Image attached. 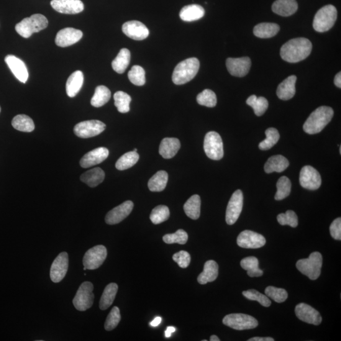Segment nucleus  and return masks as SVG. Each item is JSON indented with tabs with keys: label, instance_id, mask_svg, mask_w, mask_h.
Returning <instances> with one entry per match:
<instances>
[{
	"label": "nucleus",
	"instance_id": "79ce46f5",
	"mask_svg": "<svg viewBox=\"0 0 341 341\" xmlns=\"http://www.w3.org/2000/svg\"><path fill=\"white\" fill-rule=\"evenodd\" d=\"M266 138L259 143L258 147L261 150L271 149L278 143L280 135L278 130L274 128H269L266 131Z\"/></svg>",
	"mask_w": 341,
	"mask_h": 341
},
{
	"label": "nucleus",
	"instance_id": "0eeeda50",
	"mask_svg": "<svg viewBox=\"0 0 341 341\" xmlns=\"http://www.w3.org/2000/svg\"><path fill=\"white\" fill-rule=\"evenodd\" d=\"M93 290L94 286L91 282H84L81 284L73 299L74 307L77 310L84 312L92 306L94 300Z\"/></svg>",
	"mask_w": 341,
	"mask_h": 341
},
{
	"label": "nucleus",
	"instance_id": "ddd939ff",
	"mask_svg": "<svg viewBox=\"0 0 341 341\" xmlns=\"http://www.w3.org/2000/svg\"><path fill=\"white\" fill-rule=\"evenodd\" d=\"M299 183L302 188L315 191L321 186V176L312 166H305L300 171Z\"/></svg>",
	"mask_w": 341,
	"mask_h": 341
},
{
	"label": "nucleus",
	"instance_id": "c03bdc74",
	"mask_svg": "<svg viewBox=\"0 0 341 341\" xmlns=\"http://www.w3.org/2000/svg\"><path fill=\"white\" fill-rule=\"evenodd\" d=\"M277 191L275 199L276 201H281L289 196L291 191V181L288 177L282 176L277 182Z\"/></svg>",
	"mask_w": 341,
	"mask_h": 341
},
{
	"label": "nucleus",
	"instance_id": "e2e57ef3",
	"mask_svg": "<svg viewBox=\"0 0 341 341\" xmlns=\"http://www.w3.org/2000/svg\"><path fill=\"white\" fill-rule=\"evenodd\" d=\"M133 152H137V148H134V150H133Z\"/></svg>",
	"mask_w": 341,
	"mask_h": 341
},
{
	"label": "nucleus",
	"instance_id": "a211bd4d",
	"mask_svg": "<svg viewBox=\"0 0 341 341\" xmlns=\"http://www.w3.org/2000/svg\"><path fill=\"white\" fill-rule=\"evenodd\" d=\"M83 36V33L80 30L71 27L65 28L56 34L55 43L59 47L66 48L79 42Z\"/></svg>",
	"mask_w": 341,
	"mask_h": 341
},
{
	"label": "nucleus",
	"instance_id": "6ab92c4d",
	"mask_svg": "<svg viewBox=\"0 0 341 341\" xmlns=\"http://www.w3.org/2000/svg\"><path fill=\"white\" fill-rule=\"evenodd\" d=\"M295 314L298 319L307 324L319 325L321 324L322 318L320 313L310 305L299 304L295 308Z\"/></svg>",
	"mask_w": 341,
	"mask_h": 341
},
{
	"label": "nucleus",
	"instance_id": "58836bf2",
	"mask_svg": "<svg viewBox=\"0 0 341 341\" xmlns=\"http://www.w3.org/2000/svg\"><path fill=\"white\" fill-rule=\"evenodd\" d=\"M241 266L247 271L248 276L251 278L260 277L263 275V271L258 268V260L255 256H248L241 261Z\"/></svg>",
	"mask_w": 341,
	"mask_h": 341
},
{
	"label": "nucleus",
	"instance_id": "473e14b6",
	"mask_svg": "<svg viewBox=\"0 0 341 341\" xmlns=\"http://www.w3.org/2000/svg\"><path fill=\"white\" fill-rule=\"evenodd\" d=\"M201 200L198 195H194L184 205V211L192 219H198L201 215Z\"/></svg>",
	"mask_w": 341,
	"mask_h": 341
},
{
	"label": "nucleus",
	"instance_id": "c85d7f7f",
	"mask_svg": "<svg viewBox=\"0 0 341 341\" xmlns=\"http://www.w3.org/2000/svg\"><path fill=\"white\" fill-rule=\"evenodd\" d=\"M84 84L83 71L78 70L71 73L66 84V91L68 96L73 97L80 92Z\"/></svg>",
	"mask_w": 341,
	"mask_h": 341
},
{
	"label": "nucleus",
	"instance_id": "49530a36",
	"mask_svg": "<svg viewBox=\"0 0 341 341\" xmlns=\"http://www.w3.org/2000/svg\"><path fill=\"white\" fill-rule=\"evenodd\" d=\"M128 76L131 83L135 86H142L145 84V72L142 66H132Z\"/></svg>",
	"mask_w": 341,
	"mask_h": 341
},
{
	"label": "nucleus",
	"instance_id": "4be33fe9",
	"mask_svg": "<svg viewBox=\"0 0 341 341\" xmlns=\"http://www.w3.org/2000/svg\"><path fill=\"white\" fill-rule=\"evenodd\" d=\"M5 61L18 80L24 84L26 83L29 78V73L24 61L12 55H7Z\"/></svg>",
	"mask_w": 341,
	"mask_h": 341
},
{
	"label": "nucleus",
	"instance_id": "680f3d73",
	"mask_svg": "<svg viewBox=\"0 0 341 341\" xmlns=\"http://www.w3.org/2000/svg\"><path fill=\"white\" fill-rule=\"evenodd\" d=\"M210 340L211 341H219L220 339H219V337L217 336V335H212L211 336V338H210Z\"/></svg>",
	"mask_w": 341,
	"mask_h": 341
},
{
	"label": "nucleus",
	"instance_id": "9b49d317",
	"mask_svg": "<svg viewBox=\"0 0 341 341\" xmlns=\"http://www.w3.org/2000/svg\"><path fill=\"white\" fill-rule=\"evenodd\" d=\"M106 248L103 245H97L89 249L83 258L84 268L88 270H95L102 265L107 257Z\"/></svg>",
	"mask_w": 341,
	"mask_h": 341
},
{
	"label": "nucleus",
	"instance_id": "ea45409f",
	"mask_svg": "<svg viewBox=\"0 0 341 341\" xmlns=\"http://www.w3.org/2000/svg\"><path fill=\"white\" fill-rule=\"evenodd\" d=\"M247 104L254 110L256 116L260 117L265 113L269 107V102L265 97H256L252 95L247 100Z\"/></svg>",
	"mask_w": 341,
	"mask_h": 341
},
{
	"label": "nucleus",
	"instance_id": "b1692460",
	"mask_svg": "<svg viewBox=\"0 0 341 341\" xmlns=\"http://www.w3.org/2000/svg\"><path fill=\"white\" fill-rule=\"evenodd\" d=\"M296 80L295 75H291L279 84L277 89V96L279 99L287 101L293 98L296 93Z\"/></svg>",
	"mask_w": 341,
	"mask_h": 341
},
{
	"label": "nucleus",
	"instance_id": "de8ad7c7",
	"mask_svg": "<svg viewBox=\"0 0 341 341\" xmlns=\"http://www.w3.org/2000/svg\"><path fill=\"white\" fill-rule=\"evenodd\" d=\"M197 101L202 106L214 107L217 104L216 95L211 90L205 89L197 96Z\"/></svg>",
	"mask_w": 341,
	"mask_h": 341
},
{
	"label": "nucleus",
	"instance_id": "f03ea898",
	"mask_svg": "<svg viewBox=\"0 0 341 341\" xmlns=\"http://www.w3.org/2000/svg\"><path fill=\"white\" fill-rule=\"evenodd\" d=\"M334 117V110L329 106H320L312 112L304 125V130L310 135L317 134L324 129Z\"/></svg>",
	"mask_w": 341,
	"mask_h": 341
},
{
	"label": "nucleus",
	"instance_id": "aec40b11",
	"mask_svg": "<svg viewBox=\"0 0 341 341\" xmlns=\"http://www.w3.org/2000/svg\"><path fill=\"white\" fill-rule=\"evenodd\" d=\"M122 30L127 36L136 41L145 40L149 35V30L147 27L137 20L125 22L123 25Z\"/></svg>",
	"mask_w": 341,
	"mask_h": 341
},
{
	"label": "nucleus",
	"instance_id": "20e7f679",
	"mask_svg": "<svg viewBox=\"0 0 341 341\" xmlns=\"http://www.w3.org/2000/svg\"><path fill=\"white\" fill-rule=\"evenodd\" d=\"M48 25V20L45 16L42 14H34L18 23L15 25V30L22 37L29 38L34 33L45 29Z\"/></svg>",
	"mask_w": 341,
	"mask_h": 341
},
{
	"label": "nucleus",
	"instance_id": "cd10ccee",
	"mask_svg": "<svg viewBox=\"0 0 341 341\" xmlns=\"http://www.w3.org/2000/svg\"><path fill=\"white\" fill-rule=\"evenodd\" d=\"M205 10L201 5L193 4L187 5L181 10L179 17L184 22H193L202 19L204 16Z\"/></svg>",
	"mask_w": 341,
	"mask_h": 341
},
{
	"label": "nucleus",
	"instance_id": "e433bc0d",
	"mask_svg": "<svg viewBox=\"0 0 341 341\" xmlns=\"http://www.w3.org/2000/svg\"><path fill=\"white\" fill-rule=\"evenodd\" d=\"M111 93L109 89L104 86H99L95 90V93L91 99L92 106L99 107L104 106L111 98Z\"/></svg>",
	"mask_w": 341,
	"mask_h": 341
},
{
	"label": "nucleus",
	"instance_id": "052dcab7",
	"mask_svg": "<svg viewBox=\"0 0 341 341\" xmlns=\"http://www.w3.org/2000/svg\"><path fill=\"white\" fill-rule=\"evenodd\" d=\"M161 321H162V319L161 317H156L155 320L150 323V324L151 326L157 327L161 324Z\"/></svg>",
	"mask_w": 341,
	"mask_h": 341
},
{
	"label": "nucleus",
	"instance_id": "a19ab883",
	"mask_svg": "<svg viewBox=\"0 0 341 341\" xmlns=\"http://www.w3.org/2000/svg\"><path fill=\"white\" fill-rule=\"evenodd\" d=\"M139 160V155L137 152H128L125 153L117 161L116 168L120 171L128 170L133 167Z\"/></svg>",
	"mask_w": 341,
	"mask_h": 341
},
{
	"label": "nucleus",
	"instance_id": "09e8293b",
	"mask_svg": "<svg viewBox=\"0 0 341 341\" xmlns=\"http://www.w3.org/2000/svg\"><path fill=\"white\" fill-rule=\"evenodd\" d=\"M188 236L185 231L180 229L173 234H167L164 236L163 239L164 242L167 244L178 243V244L184 245L188 241Z\"/></svg>",
	"mask_w": 341,
	"mask_h": 341
},
{
	"label": "nucleus",
	"instance_id": "4c0bfd02",
	"mask_svg": "<svg viewBox=\"0 0 341 341\" xmlns=\"http://www.w3.org/2000/svg\"><path fill=\"white\" fill-rule=\"evenodd\" d=\"M13 127L23 132H31L34 130L35 125L33 120L25 115H19L12 120Z\"/></svg>",
	"mask_w": 341,
	"mask_h": 341
},
{
	"label": "nucleus",
	"instance_id": "dca6fc26",
	"mask_svg": "<svg viewBox=\"0 0 341 341\" xmlns=\"http://www.w3.org/2000/svg\"><path fill=\"white\" fill-rule=\"evenodd\" d=\"M252 61L248 57L229 58L226 60V67L231 75L243 78L249 72Z\"/></svg>",
	"mask_w": 341,
	"mask_h": 341
},
{
	"label": "nucleus",
	"instance_id": "2f4dec72",
	"mask_svg": "<svg viewBox=\"0 0 341 341\" xmlns=\"http://www.w3.org/2000/svg\"><path fill=\"white\" fill-rule=\"evenodd\" d=\"M104 171L101 168H96L82 174L81 180L89 186L94 188L101 184L104 181Z\"/></svg>",
	"mask_w": 341,
	"mask_h": 341
},
{
	"label": "nucleus",
	"instance_id": "72a5a7b5",
	"mask_svg": "<svg viewBox=\"0 0 341 341\" xmlns=\"http://www.w3.org/2000/svg\"><path fill=\"white\" fill-rule=\"evenodd\" d=\"M131 54L127 48H123L112 62V67L117 73L122 74L129 65Z\"/></svg>",
	"mask_w": 341,
	"mask_h": 341
},
{
	"label": "nucleus",
	"instance_id": "0e129e2a",
	"mask_svg": "<svg viewBox=\"0 0 341 341\" xmlns=\"http://www.w3.org/2000/svg\"><path fill=\"white\" fill-rule=\"evenodd\" d=\"M340 154H341V147L340 146Z\"/></svg>",
	"mask_w": 341,
	"mask_h": 341
},
{
	"label": "nucleus",
	"instance_id": "1a4fd4ad",
	"mask_svg": "<svg viewBox=\"0 0 341 341\" xmlns=\"http://www.w3.org/2000/svg\"><path fill=\"white\" fill-rule=\"evenodd\" d=\"M226 326L238 330L255 329L258 323L254 317L243 314H232L226 315L222 320Z\"/></svg>",
	"mask_w": 341,
	"mask_h": 341
},
{
	"label": "nucleus",
	"instance_id": "412c9836",
	"mask_svg": "<svg viewBox=\"0 0 341 341\" xmlns=\"http://www.w3.org/2000/svg\"><path fill=\"white\" fill-rule=\"evenodd\" d=\"M51 5L61 14H78L84 10V5L81 0H52Z\"/></svg>",
	"mask_w": 341,
	"mask_h": 341
},
{
	"label": "nucleus",
	"instance_id": "603ef678",
	"mask_svg": "<svg viewBox=\"0 0 341 341\" xmlns=\"http://www.w3.org/2000/svg\"><path fill=\"white\" fill-rule=\"evenodd\" d=\"M120 320H121V315H120V309L117 307H115L112 308L108 316L107 317L104 324L105 329L107 331H111L115 329L119 325Z\"/></svg>",
	"mask_w": 341,
	"mask_h": 341
},
{
	"label": "nucleus",
	"instance_id": "f3484780",
	"mask_svg": "<svg viewBox=\"0 0 341 341\" xmlns=\"http://www.w3.org/2000/svg\"><path fill=\"white\" fill-rule=\"evenodd\" d=\"M133 206L134 204L132 201H127L124 202L120 206L115 207L106 214L105 221L109 225L119 224L130 214Z\"/></svg>",
	"mask_w": 341,
	"mask_h": 341
},
{
	"label": "nucleus",
	"instance_id": "69168bd1",
	"mask_svg": "<svg viewBox=\"0 0 341 341\" xmlns=\"http://www.w3.org/2000/svg\"><path fill=\"white\" fill-rule=\"evenodd\" d=\"M0 112H1V107H0Z\"/></svg>",
	"mask_w": 341,
	"mask_h": 341
},
{
	"label": "nucleus",
	"instance_id": "4d7b16f0",
	"mask_svg": "<svg viewBox=\"0 0 341 341\" xmlns=\"http://www.w3.org/2000/svg\"><path fill=\"white\" fill-rule=\"evenodd\" d=\"M248 341H274V339L272 337H255L248 339Z\"/></svg>",
	"mask_w": 341,
	"mask_h": 341
},
{
	"label": "nucleus",
	"instance_id": "4468645a",
	"mask_svg": "<svg viewBox=\"0 0 341 341\" xmlns=\"http://www.w3.org/2000/svg\"><path fill=\"white\" fill-rule=\"evenodd\" d=\"M68 262L66 252H61L54 260L50 269V278L53 283H60L65 278L68 269Z\"/></svg>",
	"mask_w": 341,
	"mask_h": 341
},
{
	"label": "nucleus",
	"instance_id": "8fccbe9b",
	"mask_svg": "<svg viewBox=\"0 0 341 341\" xmlns=\"http://www.w3.org/2000/svg\"><path fill=\"white\" fill-rule=\"evenodd\" d=\"M266 295L268 298H272L277 302L285 301L288 297V292L285 289L276 288L274 286H269L265 290Z\"/></svg>",
	"mask_w": 341,
	"mask_h": 341
},
{
	"label": "nucleus",
	"instance_id": "864d4df0",
	"mask_svg": "<svg viewBox=\"0 0 341 341\" xmlns=\"http://www.w3.org/2000/svg\"><path fill=\"white\" fill-rule=\"evenodd\" d=\"M277 219L279 224L283 225H289L292 228H296L298 224V216L293 211H288L286 213L279 214Z\"/></svg>",
	"mask_w": 341,
	"mask_h": 341
},
{
	"label": "nucleus",
	"instance_id": "7c9ffc66",
	"mask_svg": "<svg viewBox=\"0 0 341 341\" xmlns=\"http://www.w3.org/2000/svg\"><path fill=\"white\" fill-rule=\"evenodd\" d=\"M279 30L280 27L275 23H260L256 25L253 29V34L256 37L268 39L275 36Z\"/></svg>",
	"mask_w": 341,
	"mask_h": 341
},
{
	"label": "nucleus",
	"instance_id": "6e6d98bb",
	"mask_svg": "<svg viewBox=\"0 0 341 341\" xmlns=\"http://www.w3.org/2000/svg\"><path fill=\"white\" fill-rule=\"evenodd\" d=\"M330 232L332 237L336 240H341V219L337 218L332 222L330 226Z\"/></svg>",
	"mask_w": 341,
	"mask_h": 341
},
{
	"label": "nucleus",
	"instance_id": "7ed1b4c3",
	"mask_svg": "<svg viewBox=\"0 0 341 341\" xmlns=\"http://www.w3.org/2000/svg\"><path fill=\"white\" fill-rule=\"evenodd\" d=\"M200 62L196 58L186 59L174 68L172 80L176 85H183L194 79L198 73Z\"/></svg>",
	"mask_w": 341,
	"mask_h": 341
},
{
	"label": "nucleus",
	"instance_id": "13d9d810",
	"mask_svg": "<svg viewBox=\"0 0 341 341\" xmlns=\"http://www.w3.org/2000/svg\"><path fill=\"white\" fill-rule=\"evenodd\" d=\"M334 84L339 88H341V73L339 71V73H337V75H335L334 78Z\"/></svg>",
	"mask_w": 341,
	"mask_h": 341
},
{
	"label": "nucleus",
	"instance_id": "f704fd0d",
	"mask_svg": "<svg viewBox=\"0 0 341 341\" xmlns=\"http://www.w3.org/2000/svg\"><path fill=\"white\" fill-rule=\"evenodd\" d=\"M168 181V174L165 171H159L149 179L148 187L151 192H162L166 188Z\"/></svg>",
	"mask_w": 341,
	"mask_h": 341
},
{
	"label": "nucleus",
	"instance_id": "423d86ee",
	"mask_svg": "<svg viewBox=\"0 0 341 341\" xmlns=\"http://www.w3.org/2000/svg\"><path fill=\"white\" fill-rule=\"evenodd\" d=\"M322 256L319 252H313L309 258L301 259L297 261L296 268L304 275L311 280H316L321 274Z\"/></svg>",
	"mask_w": 341,
	"mask_h": 341
},
{
	"label": "nucleus",
	"instance_id": "c756f323",
	"mask_svg": "<svg viewBox=\"0 0 341 341\" xmlns=\"http://www.w3.org/2000/svg\"><path fill=\"white\" fill-rule=\"evenodd\" d=\"M289 165V161L285 157L281 155L272 156L267 161L264 166V170L267 173H272L273 172L281 173L288 168Z\"/></svg>",
	"mask_w": 341,
	"mask_h": 341
},
{
	"label": "nucleus",
	"instance_id": "5fc2aeb1",
	"mask_svg": "<svg viewBox=\"0 0 341 341\" xmlns=\"http://www.w3.org/2000/svg\"><path fill=\"white\" fill-rule=\"evenodd\" d=\"M173 259L181 268L183 269L188 268L191 261V255L186 251L183 250L174 254Z\"/></svg>",
	"mask_w": 341,
	"mask_h": 341
},
{
	"label": "nucleus",
	"instance_id": "a18cd8bd",
	"mask_svg": "<svg viewBox=\"0 0 341 341\" xmlns=\"http://www.w3.org/2000/svg\"><path fill=\"white\" fill-rule=\"evenodd\" d=\"M170 215V209L166 206L156 207L151 212L150 219L155 224H161L169 219Z\"/></svg>",
	"mask_w": 341,
	"mask_h": 341
},
{
	"label": "nucleus",
	"instance_id": "bb28decb",
	"mask_svg": "<svg viewBox=\"0 0 341 341\" xmlns=\"http://www.w3.org/2000/svg\"><path fill=\"white\" fill-rule=\"evenodd\" d=\"M219 274V266L214 260H208L205 263L204 271L197 278L199 283L206 284L213 282Z\"/></svg>",
	"mask_w": 341,
	"mask_h": 341
},
{
	"label": "nucleus",
	"instance_id": "37998d69",
	"mask_svg": "<svg viewBox=\"0 0 341 341\" xmlns=\"http://www.w3.org/2000/svg\"><path fill=\"white\" fill-rule=\"evenodd\" d=\"M115 106L117 107L118 111L121 113H127L130 111V104L132 98L126 93L123 91H118L114 94Z\"/></svg>",
	"mask_w": 341,
	"mask_h": 341
},
{
	"label": "nucleus",
	"instance_id": "f257e3e1",
	"mask_svg": "<svg viewBox=\"0 0 341 341\" xmlns=\"http://www.w3.org/2000/svg\"><path fill=\"white\" fill-rule=\"evenodd\" d=\"M312 50V44L304 37L291 40L282 46L280 55L287 62L295 63L305 60Z\"/></svg>",
	"mask_w": 341,
	"mask_h": 341
},
{
	"label": "nucleus",
	"instance_id": "c9c22d12",
	"mask_svg": "<svg viewBox=\"0 0 341 341\" xmlns=\"http://www.w3.org/2000/svg\"><path fill=\"white\" fill-rule=\"evenodd\" d=\"M119 290V286L116 283H110L105 288L99 302V308L105 310L111 306Z\"/></svg>",
	"mask_w": 341,
	"mask_h": 341
},
{
	"label": "nucleus",
	"instance_id": "bf43d9fd",
	"mask_svg": "<svg viewBox=\"0 0 341 341\" xmlns=\"http://www.w3.org/2000/svg\"><path fill=\"white\" fill-rule=\"evenodd\" d=\"M176 331L175 328L173 327H168L167 330L165 331V335L166 337H170L171 336L172 333H173Z\"/></svg>",
	"mask_w": 341,
	"mask_h": 341
},
{
	"label": "nucleus",
	"instance_id": "5701e85b",
	"mask_svg": "<svg viewBox=\"0 0 341 341\" xmlns=\"http://www.w3.org/2000/svg\"><path fill=\"white\" fill-rule=\"evenodd\" d=\"M109 153L108 149L106 147L95 148L83 156L80 161V165L84 168L99 165L106 160Z\"/></svg>",
	"mask_w": 341,
	"mask_h": 341
},
{
	"label": "nucleus",
	"instance_id": "f8f14e48",
	"mask_svg": "<svg viewBox=\"0 0 341 341\" xmlns=\"http://www.w3.org/2000/svg\"><path fill=\"white\" fill-rule=\"evenodd\" d=\"M243 206V195L240 190H237L232 195L228 204L225 212V221L229 225L234 224L237 221Z\"/></svg>",
	"mask_w": 341,
	"mask_h": 341
},
{
	"label": "nucleus",
	"instance_id": "39448f33",
	"mask_svg": "<svg viewBox=\"0 0 341 341\" xmlns=\"http://www.w3.org/2000/svg\"><path fill=\"white\" fill-rule=\"evenodd\" d=\"M337 17V9L331 5L323 7L315 14L313 27L319 32H325L334 26Z\"/></svg>",
	"mask_w": 341,
	"mask_h": 341
},
{
	"label": "nucleus",
	"instance_id": "3c124183",
	"mask_svg": "<svg viewBox=\"0 0 341 341\" xmlns=\"http://www.w3.org/2000/svg\"><path fill=\"white\" fill-rule=\"evenodd\" d=\"M243 295L248 299L256 301L263 307H269L271 306V301L268 296L260 293L255 289H250V290L243 291Z\"/></svg>",
	"mask_w": 341,
	"mask_h": 341
},
{
	"label": "nucleus",
	"instance_id": "393cba45",
	"mask_svg": "<svg viewBox=\"0 0 341 341\" xmlns=\"http://www.w3.org/2000/svg\"><path fill=\"white\" fill-rule=\"evenodd\" d=\"M180 147L181 143L178 138H165L161 141L159 152L163 158L169 160L176 156Z\"/></svg>",
	"mask_w": 341,
	"mask_h": 341
},
{
	"label": "nucleus",
	"instance_id": "a878e982",
	"mask_svg": "<svg viewBox=\"0 0 341 341\" xmlns=\"http://www.w3.org/2000/svg\"><path fill=\"white\" fill-rule=\"evenodd\" d=\"M298 8L296 0H276L272 7V10L281 16L289 17L293 15Z\"/></svg>",
	"mask_w": 341,
	"mask_h": 341
},
{
	"label": "nucleus",
	"instance_id": "9d476101",
	"mask_svg": "<svg viewBox=\"0 0 341 341\" xmlns=\"http://www.w3.org/2000/svg\"><path fill=\"white\" fill-rule=\"evenodd\" d=\"M106 129V125L99 120H87L79 123L74 127L73 132L78 137L88 138L101 134Z\"/></svg>",
	"mask_w": 341,
	"mask_h": 341
},
{
	"label": "nucleus",
	"instance_id": "6e6552de",
	"mask_svg": "<svg viewBox=\"0 0 341 341\" xmlns=\"http://www.w3.org/2000/svg\"><path fill=\"white\" fill-rule=\"evenodd\" d=\"M204 148L207 157L211 160H220L224 156L222 138L217 132L207 133L204 138Z\"/></svg>",
	"mask_w": 341,
	"mask_h": 341
},
{
	"label": "nucleus",
	"instance_id": "2eb2a0df",
	"mask_svg": "<svg viewBox=\"0 0 341 341\" xmlns=\"http://www.w3.org/2000/svg\"><path fill=\"white\" fill-rule=\"evenodd\" d=\"M266 240L262 235L252 231L245 230L237 238V244L243 248H260L266 245Z\"/></svg>",
	"mask_w": 341,
	"mask_h": 341
}]
</instances>
